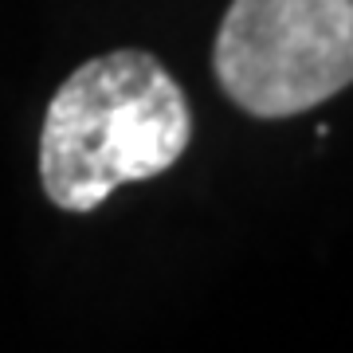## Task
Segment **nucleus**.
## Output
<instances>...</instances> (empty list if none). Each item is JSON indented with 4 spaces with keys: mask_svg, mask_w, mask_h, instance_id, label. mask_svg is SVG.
Instances as JSON below:
<instances>
[{
    "mask_svg": "<svg viewBox=\"0 0 353 353\" xmlns=\"http://www.w3.org/2000/svg\"><path fill=\"white\" fill-rule=\"evenodd\" d=\"M192 138L189 102L150 51H110L71 71L39 134V181L55 208L94 212L118 185L181 161Z\"/></svg>",
    "mask_w": 353,
    "mask_h": 353,
    "instance_id": "obj_1",
    "label": "nucleus"
},
{
    "mask_svg": "<svg viewBox=\"0 0 353 353\" xmlns=\"http://www.w3.org/2000/svg\"><path fill=\"white\" fill-rule=\"evenodd\" d=\"M216 83L252 118H294L353 83V0H232Z\"/></svg>",
    "mask_w": 353,
    "mask_h": 353,
    "instance_id": "obj_2",
    "label": "nucleus"
}]
</instances>
